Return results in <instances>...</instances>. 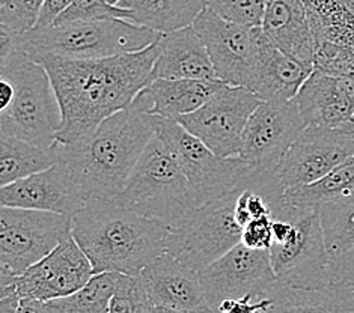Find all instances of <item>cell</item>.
<instances>
[{
  "instance_id": "12",
  "label": "cell",
  "mask_w": 354,
  "mask_h": 313,
  "mask_svg": "<svg viewBox=\"0 0 354 313\" xmlns=\"http://www.w3.org/2000/svg\"><path fill=\"white\" fill-rule=\"evenodd\" d=\"M198 273L205 298L216 313L221 303L227 298L246 295L257 300L267 298L279 283L272 267L270 250L249 249L243 243Z\"/></svg>"
},
{
  "instance_id": "19",
  "label": "cell",
  "mask_w": 354,
  "mask_h": 313,
  "mask_svg": "<svg viewBox=\"0 0 354 313\" xmlns=\"http://www.w3.org/2000/svg\"><path fill=\"white\" fill-rule=\"evenodd\" d=\"M140 277L154 306L175 310L212 309L205 298L199 273L171 253L165 252L156 258L143 268Z\"/></svg>"
},
{
  "instance_id": "38",
  "label": "cell",
  "mask_w": 354,
  "mask_h": 313,
  "mask_svg": "<svg viewBox=\"0 0 354 313\" xmlns=\"http://www.w3.org/2000/svg\"><path fill=\"white\" fill-rule=\"evenodd\" d=\"M14 95H15L14 83L8 77L0 79V112L10 107V104L14 99Z\"/></svg>"
},
{
  "instance_id": "17",
  "label": "cell",
  "mask_w": 354,
  "mask_h": 313,
  "mask_svg": "<svg viewBox=\"0 0 354 313\" xmlns=\"http://www.w3.org/2000/svg\"><path fill=\"white\" fill-rule=\"evenodd\" d=\"M315 39L314 68L354 79V0H303Z\"/></svg>"
},
{
  "instance_id": "32",
  "label": "cell",
  "mask_w": 354,
  "mask_h": 313,
  "mask_svg": "<svg viewBox=\"0 0 354 313\" xmlns=\"http://www.w3.org/2000/svg\"><path fill=\"white\" fill-rule=\"evenodd\" d=\"M109 19H124L131 21V12L120 5H112L109 0H73V3L61 14L55 24Z\"/></svg>"
},
{
  "instance_id": "34",
  "label": "cell",
  "mask_w": 354,
  "mask_h": 313,
  "mask_svg": "<svg viewBox=\"0 0 354 313\" xmlns=\"http://www.w3.org/2000/svg\"><path fill=\"white\" fill-rule=\"evenodd\" d=\"M46 0H0V24L14 33L35 29Z\"/></svg>"
},
{
  "instance_id": "16",
  "label": "cell",
  "mask_w": 354,
  "mask_h": 313,
  "mask_svg": "<svg viewBox=\"0 0 354 313\" xmlns=\"http://www.w3.org/2000/svg\"><path fill=\"white\" fill-rule=\"evenodd\" d=\"M193 28L204 41L217 79L232 86L248 88L263 28L227 21L208 8L193 23Z\"/></svg>"
},
{
  "instance_id": "30",
  "label": "cell",
  "mask_w": 354,
  "mask_h": 313,
  "mask_svg": "<svg viewBox=\"0 0 354 313\" xmlns=\"http://www.w3.org/2000/svg\"><path fill=\"white\" fill-rule=\"evenodd\" d=\"M354 196V155L322 180L283 191V199L294 205L319 207L330 200Z\"/></svg>"
},
{
  "instance_id": "28",
  "label": "cell",
  "mask_w": 354,
  "mask_h": 313,
  "mask_svg": "<svg viewBox=\"0 0 354 313\" xmlns=\"http://www.w3.org/2000/svg\"><path fill=\"white\" fill-rule=\"evenodd\" d=\"M59 158V143L43 148L0 133V187L43 172L55 166Z\"/></svg>"
},
{
  "instance_id": "37",
  "label": "cell",
  "mask_w": 354,
  "mask_h": 313,
  "mask_svg": "<svg viewBox=\"0 0 354 313\" xmlns=\"http://www.w3.org/2000/svg\"><path fill=\"white\" fill-rule=\"evenodd\" d=\"M71 3L73 0H46L43 5V10L39 12L35 29L53 26L55 21Z\"/></svg>"
},
{
  "instance_id": "33",
  "label": "cell",
  "mask_w": 354,
  "mask_h": 313,
  "mask_svg": "<svg viewBox=\"0 0 354 313\" xmlns=\"http://www.w3.org/2000/svg\"><path fill=\"white\" fill-rule=\"evenodd\" d=\"M267 2L268 0H207V8L227 21L261 28Z\"/></svg>"
},
{
  "instance_id": "22",
  "label": "cell",
  "mask_w": 354,
  "mask_h": 313,
  "mask_svg": "<svg viewBox=\"0 0 354 313\" xmlns=\"http://www.w3.org/2000/svg\"><path fill=\"white\" fill-rule=\"evenodd\" d=\"M153 79L218 80L208 50L193 26L160 35Z\"/></svg>"
},
{
  "instance_id": "1",
  "label": "cell",
  "mask_w": 354,
  "mask_h": 313,
  "mask_svg": "<svg viewBox=\"0 0 354 313\" xmlns=\"http://www.w3.org/2000/svg\"><path fill=\"white\" fill-rule=\"evenodd\" d=\"M157 41L140 52L111 57L33 59L47 70L61 104L62 126L57 133V143L74 145L82 142L109 116L133 103L153 80Z\"/></svg>"
},
{
  "instance_id": "6",
  "label": "cell",
  "mask_w": 354,
  "mask_h": 313,
  "mask_svg": "<svg viewBox=\"0 0 354 313\" xmlns=\"http://www.w3.org/2000/svg\"><path fill=\"white\" fill-rule=\"evenodd\" d=\"M113 202L169 227L198 207L172 148L157 133Z\"/></svg>"
},
{
  "instance_id": "14",
  "label": "cell",
  "mask_w": 354,
  "mask_h": 313,
  "mask_svg": "<svg viewBox=\"0 0 354 313\" xmlns=\"http://www.w3.org/2000/svg\"><path fill=\"white\" fill-rule=\"evenodd\" d=\"M94 276L89 258L71 235L46 258L15 276L12 286L21 300L46 303L80 291Z\"/></svg>"
},
{
  "instance_id": "7",
  "label": "cell",
  "mask_w": 354,
  "mask_h": 313,
  "mask_svg": "<svg viewBox=\"0 0 354 313\" xmlns=\"http://www.w3.org/2000/svg\"><path fill=\"white\" fill-rule=\"evenodd\" d=\"M241 187L196 207L171 226L166 252L201 272L240 244L244 227L235 214V205Z\"/></svg>"
},
{
  "instance_id": "36",
  "label": "cell",
  "mask_w": 354,
  "mask_h": 313,
  "mask_svg": "<svg viewBox=\"0 0 354 313\" xmlns=\"http://www.w3.org/2000/svg\"><path fill=\"white\" fill-rule=\"evenodd\" d=\"M272 306V298L257 300L252 295L241 298H227L221 303L217 313H266Z\"/></svg>"
},
{
  "instance_id": "20",
  "label": "cell",
  "mask_w": 354,
  "mask_h": 313,
  "mask_svg": "<svg viewBox=\"0 0 354 313\" xmlns=\"http://www.w3.org/2000/svg\"><path fill=\"white\" fill-rule=\"evenodd\" d=\"M296 103L308 126L339 129L354 116V79L314 68Z\"/></svg>"
},
{
  "instance_id": "35",
  "label": "cell",
  "mask_w": 354,
  "mask_h": 313,
  "mask_svg": "<svg viewBox=\"0 0 354 313\" xmlns=\"http://www.w3.org/2000/svg\"><path fill=\"white\" fill-rule=\"evenodd\" d=\"M273 216H264L254 218L243 229L241 243L249 249L270 250L273 244Z\"/></svg>"
},
{
  "instance_id": "18",
  "label": "cell",
  "mask_w": 354,
  "mask_h": 313,
  "mask_svg": "<svg viewBox=\"0 0 354 313\" xmlns=\"http://www.w3.org/2000/svg\"><path fill=\"white\" fill-rule=\"evenodd\" d=\"M86 202L61 160L43 172L0 187L2 207L50 211L73 217Z\"/></svg>"
},
{
  "instance_id": "10",
  "label": "cell",
  "mask_w": 354,
  "mask_h": 313,
  "mask_svg": "<svg viewBox=\"0 0 354 313\" xmlns=\"http://www.w3.org/2000/svg\"><path fill=\"white\" fill-rule=\"evenodd\" d=\"M73 235V217L50 211L0 208V269L19 276Z\"/></svg>"
},
{
  "instance_id": "40",
  "label": "cell",
  "mask_w": 354,
  "mask_h": 313,
  "mask_svg": "<svg viewBox=\"0 0 354 313\" xmlns=\"http://www.w3.org/2000/svg\"><path fill=\"white\" fill-rule=\"evenodd\" d=\"M339 129L344 130V131H347V133L354 134V116L351 117V120H350L347 124H344L342 126H339Z\"/></svg>"
},
{
  "instance_id": "41",
  "label": "cell",
  "mask_w": 354,
  "mask_h": 313,
  "mask_svg": "<svg viewBox=\"0 0 354 313\" xmlns=\"http://www.w3.org/2000/svg\"><path fill=\"white\" fill-rule=\"evenodd\" d=\"M109 2H111L112 5H118V3H120V2H121V0H109Z\"/></svg>"
},
{
  "instance_id": "21",
  "label": "cell",
  "mask_w": 354,
  "mask_h": 313,
  "mask_svg": "<svg viewBox=\"0 0 354 313\" xmlns=\"http://www.w3.org/2000/svg\"><path fill=\"white\" fill-rule=\"evenodd\" d=\"M314 71V66L301 64L277 48L264 30L258 38L254 71L248 89L263 101H291L296 98L301 84Z\"/></svg>"
},
{
  "instance_id": "9",
  "label": "cell",
  "mask_w": 354,
  "mask_h": 313,
  "mask_svg": "<svg viewBox=\"0 0 354 313\" xmlns=\"http://www.w3.org/2000/svg\"><path fill=\"white\" fill-rule=\"evenodd\" d=\"M285 211L291 220V231L283 241L273 243L270 247L277 281L297 287L330 285L318 207L294 205L285 200Z\"/></svg>"
},
{
  "instance_id": "15",
  "label": "cell",
  "mask_w": 354,
  "mask_h": 313,
  "mask_svg": "<svg viewBox=\"0 0 354 313\" xmlns=\"http://www.w3.org/2000/svg\"><path fill=\"white\" fill-rule=\"evenodd\" d=\"M306 126L296 98L283 103L263 101L249 117L240 157L261 171L276 172Z\"/></svg>"
},
{
  "instance_id": "27",
  "label": "cell",
  "mask_w": 354,
  "mask_h": 313,
  "mask_svg": "<svg viewBox=\"0 0 354 313\" xmlns=\"http://www.w3.org/2000/svg\"><path fill=\"white\" fill-rule=\"evenodd\" d=\"M131 12V21L160 33L193 26L207 8V0H121Z\"/></svg>"
},
{
  "instance_id": "2",
  "label": "cell",
  "mask_w": 354,
  "mask_h": 313,
  "mask_svg": "<svg viewBox=\"0 0 354 313\" xmlns=\"http://www.w3.org/2000/svg\"><path fill=\"white\" fill-rule=\"evenodd\" d=\"M157 116L145 92L121 112L109 116L89 137L61 145V162L86 200H113L127 184L143 151L156 136Z\"/></svg>"
},
{
  "instance_id": "3",
  "label": "cell",
  "mask_w": 354,
  "mask_h": 313,
  "mask_svg": "<svg viewBox=\"0 0 354 313\" xmlns=\"http://www.w3.org/2000/svg\"><path fill=\"white\" fill-rule=\"evenodd\" d=\"M169 226L113 200L91 199L73 216V236L94 273L140 276L166 252Z\"/></svg>"
},
{
  "instance_id": "24",
  "label": "cell",
  "mask_w": 354,
  "mask_h": 313,
  "mask_svg": "<svg viewBox=\"0 0 354 313\" xmlns=\"http://www.w3.org/2000/svg\"><path fill=\"white\" fill-rule=\"evenodd\" d=\"M330 283L354 286V196L318 207Z\"/></svg>"
},
{
  "instance_id": "4",
  "label": "cell",
  "mask_w": 354,
  "mask_h": 313,
  "mask_svg": "<svg viewBox=\"0 0 354 313\" xmlns=\"http://www.w3.org/2000/svg\"><path fill=\"white\" fill-rule=\"evenodd\" d=\"M162 33L124 19L53 24L19 33V50L29 57L100 59L140 52Z\"/></svg>"
},
{
  "instance_id": "8",
  "label": "cell",
  "mask_w": 354,
  "mask_h": 313,
  "mask_svg": "<svg viewBox=\"0 0 354 313\" xmlns=\"http://www.w3.org/2000/svg\"><path fill=\"white\" fill-rule=\"evenodd\" d=\"M156 130L172 148L198 207L248 184L257 172V167L240 155L218 157L178 121L157 116Z\"/></svg>"
},
{
  "instance_id": "25",
  "label": "cell",
  "mask_w": 354,
  "mask_h": 313,
  "mask_svg": "<svg viewBox=\"0 0 354 313\" xmlns=\"http://www.w3.org/2000/svg\"><path fill=\"white\" fill-rule=\"evenodd\" d=\"M268 297L272 306L266 313H354L351 285L297 287L279 282Z\"/></svg>"
},
{
  "instance_id": "26",
  "label": "cell",
  "mask_w": 354,
  "mask_h": 313,
  "mask_svg": "<svg viewBox=\"0 0 354 313\" xmlns=\"http://www.w3.org/2000/svg\"><path fill=\"white\" fill-rule=\"evenodd\" d=\"M223 83L222 80L153 79L143 92L151 101V113L178 121L181 116L204 106Z\"/></svg>"
},
{
  "instance_id": "39",
  "label": "cell",
  "mask_w": 354,
  "mask_h": 313,
  "mask_svg": "<svg viewBox=\"0 0 354 313\" xmlns=\"http://www.w3.org/2000/svg\"><path fill=\"white\" fill-rule=\"evenodd\" d=\"M154 313H216L214 310H175L169 307H162V306H154Z\"/></svg>"
},
{
  "instance_id": "13",
  "label": "cell",
  "mask_w": 354,
  "mask_h": 313,
  "mask_svg": "<svg viewBox=\"0 0 354 313\" xmlns=\"http://www.w3.org/2000/svg\"><path fill=\"white\" fill-rule=\"evenodd\" d=\"M354 155V134L328 126H306L292 143L276 176L282 189L314 184Z\"/></svg>"
},
{
  "instance_id": "29",
  "label": "cell",
  "mask_w": 354,
  "mask_h": 313,
  "mask_svg": "<svg viewBox=\"0 0 354 313\" xmlns=\"http://www.w3.org/2000/svg\"><path fill=\"white\" fill-rule=\"evenodd\" d=\"M120 273H101L68 297L37 303L41 313H109V303Z\"/></svg>"
},
{
  "instance_id": "5",
  "label": "cell",
  "mask_w": 354,
  "mask_h": 313,
  "mask_svg": "<svg viewBox=\"0 0 354 313\" xmlns=\"http://www.w3.org/2000/svg\"><path fill=\"white\" fill-rule=\"evenodd\" d=\"M0 75L10 79L15 88L12 103L0 112V133L43 148L56 145L62 112L44 66L15 50L0 61Z\"/></svg>"
},
{
  "instance_id": "23",
  "label": "cell",
  "mask_w": 354,
  "mask_h": 313,
  "mask_svg": "<svg viewBox=\"0 0 354 313\" xmlns=\"http://www.w3.org/2000/svg\"><path fill=\"white\" fill-rule=\"evenodd\" d=\"M261 28L285 55L314 66L315 39L303 0H268Z\"/></svg>"
},
{
  "instance_id": "31",
  "label": "cell",
  "mask_w": 354,
  "mask_h": 313,
  "mask_svg": "<svg viewBox=\"0 0 354 313\" xmlns=\"http://www.w3.org/2000/svg\"><path fill=\"white\" fill-rule=\"evenodd\" d=\"M109 313H154V304L140 276L120 274L109 303Z\"/></svg>"
},
{
  "instance_id": "11",
  "label": "cell",
  "mask_w": 354,
  "mask_h": 313,
  "mask_svg": "<svg viewBox=\"0 0 354 313\" xmlns=\"http://www.w3.org/2000/svg\"><path fill=\"white\" fill-rule=\"evenodd\" d=\"M261 103L263 99L250 89L223 83L204 106L178 122L218 157H237L249 117Z\"/></svg>"
}]
</instances>
